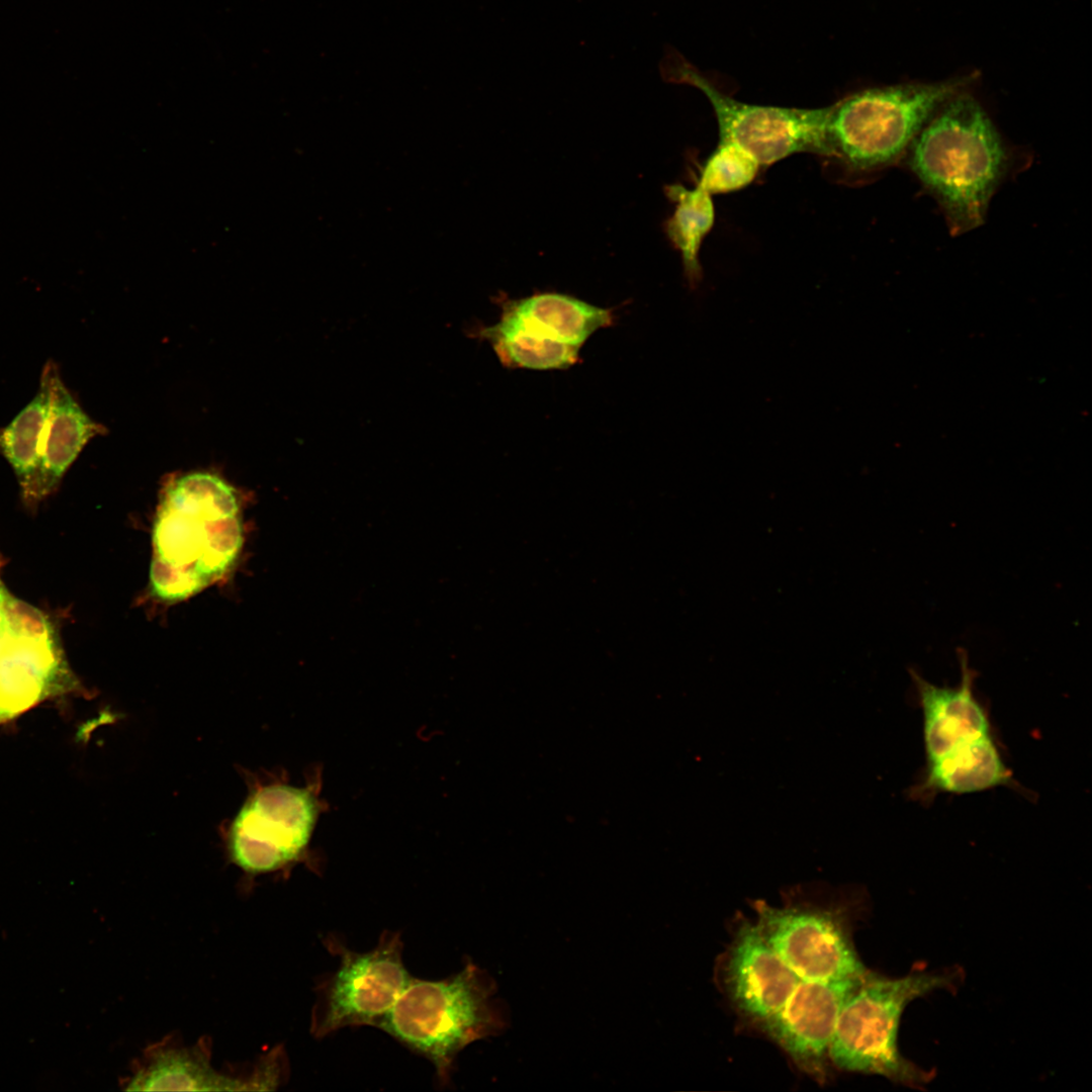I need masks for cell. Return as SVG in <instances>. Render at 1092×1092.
Returning a JSON list of instances; mask_svg holds the SVG:
<instances>
[{
	"instance_id": "obj_3",
	"label": "cell",
	"mask_w": 1092,
	"mask_h": 1092,
	"mask_svg": "<svg viewBox=\"0 0 1092 1092\" xmlns=\"http://www.w3.org/2000/svg\"><path fill=\"white\" fill-rule=\"evenodd\" d=\"M1010 153L982 105L965 91L946 101L908 149V165L943 209L951 233L981 225Z\"/></svg>"
},
{
	"instance_id": "obj_15",
	"label": "cell",
	"mask_w": 1092,
	"mask_h": 1092,
	"mask_svg": "<svg viewBox=\"0 0 1092 1092\" xmlns=\"http://www.w3.org/2000/svg\"><path fill=\"white\" fill-rule=\"evenodd\" d=\"M43 368L50 380V412L44 427L37 481V499L48 495L95 436L104 428L82 408L64 383L58 365L49 360Z\"/></svg>"
},
{
	"instance_id": "obj_18",
	"label": "cell",
	"mask_w": 1092,
	"mask_h": 1092,
	"mask_svg": "<svg viewBox=\"0 0 1092 1092\" xmlns=\"http://www.w3.org/2000/svg\"><path fill=\"white\" fill-rule=\"evenodd\" d=\"M665 194L675 203L672 215L665 221V232L680 253L690 287L697 288L703 279L700 250L715 223L713 196L698 185L689 189L681 184L667 185Z\"/></svg>"
},
{
	"instance_id": "obj_8",
	"label": "cell",
	"mask_w": 1092,
	"mask_h": 1092,
	"mask_svg": "<svg viewBox=\"0 0 1092 1092\" xmlns=\"http://www.w3.org/2000/svg\"><path fill=\"white\" fill-rule=\"evenodd\" d=\"M755 923L784 963L805 981L833 982L864 975L852 939L850 911L840 904L753 902Z\"/></svg>"
},
{
	"instance_id": "obj_9",
	"label": "cell",
	"mask_w": 1092,
	"mask_h": 1092,
	"mask_svg": "<svg viewBox=\"0 0 1092 1092\" xmlns=\"http://www.w3.org/2000/svg\"><path fill=\"white\" fill-rule=\"evenodd\" d=\"M316 817V801L307 789L282 784L260 787L229 827V857L249 875L278 871L300 856Z\"/></svg>"
},
{
	"instance_id": "obj_10",
	"label": "cell",
	"mask_w": 1092,
	"mask_h": 1092,
	"mask_svg": "<svg viewBox=\"0 0 1092 1092\" xmlns=\"http://www.w3.org/2000/svg\"><path fill=\"white\" fill-rule=\"evenodd\" d=\"M862 976L833 982L800 980L781 1009L758 1030L800 1071L826 1084L833 1076L829 1050L839 1009Z\"/></svg>"
},
{
	"instance_id": "obj_13",
	"label": "cell",
	"mask_w": 1092,
	"mask_h": 1092,
	"mask_svg": "<svg viewBox=\"0 0 1092 1092\" xmlns=\"http://www.w3.org/2000/svg\"><path fill=\"white\" fill-rule=\"evenodd\" d=\"M961 678L957 686H936L915 669L909 673L922 712L926 762L981 737L993 734L986 708L974 691L977 672L966 650H958Z\"/></svg>"
},
{
	"instance_id": "obj_14",
	"label": "cell",
	"mask_w": 1092,
	"mask_h": 1092,
	"mask_svg": "<svg viewBox=\"0 0 1092 1092\" xmlns=\"http://www.w3.org/2000/svg\"><path fill=\"white\" fill-rule=\"evenodd\" d=\"M498 322L535 345L581 349L595 332L614 324V313L566 294L545 292L504 300Z\"/></svg>"
},
{
	"instance_id": "obj_6",
	"label": "cell",
	"mask_w": 1092,
	"mask_h": 1092,
	"mask_svg": "<svg viewBox=\"0 0 1092 1092\" xmlns=\"http://www.w3.org/2000/svg\"><path fill=\"white\" fill-rule=\"evenodd\" d=\"M659 71L665 82L699 89L713 108L719 141L744 148L762 168L796 154L818 155L827 106L796 108L739 101L673 48L665 50Z\"/></svg>"
},
{
	"instance_id": "obj_16",
	"label": "cell",
	"mask_w": 1092,
	"mask_h": 1092,
	"mask_svg": "<svg viewBox=\"0 0 1092 1092\" xmlns=\"http://www.w3.org/2000/svg\"><path fill=\"white\" fill-rule=\"evenodd\" d=\"M997 787L1017 788L993 734L959 746L926 762L923 777L909 795L930 802L939 793L970 794Z\"/></svg>"
},
{
	"instance_id": "obj_2",
	"label": "cell",
	"mask_w": 1092,
	"mask_h": 1092,
	"mask_svg": "<svg viewBox=\"0 0 1092 1092\" xmlns=\"http://www.w3.org/2000/svg\"><path fill=\"white\" fill-rule=\"evenodd\" d=\"M966 79L868 88L827 106L818 157L827 179L856 186L899 162Z\"/></svg>"
},
{
	"instance_id": "obj_20",
	"label": "cell",
	"mask_w": 1092,
	"mask_h": 1092,
	"mask_svg": "<svg viewBox=\"0 0 1092 1092\" xmlns=\"http://www.w3.org/2000/svg\"><path fill=\"white\" fill-rule=\"evenodd\" d=\"M3 608L7 631L11 636L36 641L57 638L49 619L34 607L6 593Z\"/></svg>"
},
{
	"instance_id": "obj_19",
	"label": "cell",
	"mask_w": 1092,
	"mask_h": 1092,
	"mask_svg": "<svg viewBox=\"0 0 1092 1092\" xmlns=\"http://www.w3.org/2000/svg\"><path fill=\"white\" fill-rule=\"evenodd\" d=\"M761 169L758 160L744 148L718 141L700 167L696 185L712 196L728 194L749 186Z\"/></svg>"
},
{
	"instance_id": "obj_11",
	"label": "cell",
	"mask_w": 1092,
	"mask_h": 1092,
	"mask_svg": "<svg viewBox=\"0 0 1092 1092\" xmlns=\"http://www.w3.org/2000/svg\"><path fill=\"white\" fill-rule=\"evenodd\" d=\"M719 967L721 986L730 1004L756 1029L781 1009L800 982L755 921L746 917L736 922Z\"/></svg>"
},
{
	"instance_id": "obj_5",
	"label": "cell",
	"mask_w": 1092,
	"mask_h": 1092,
	"mask_svg": "<svg viewBox=\"0 0 1092 1092\" xmlns=\"http://www.w3.org/2000/svg\"><path fill=\"white\" fill-rule=\"evenodd\" d=\"M959 971L912 972L890 978L869 970L839 1009L830 1044L834 1069L878 1075L913 1088L932 1074L906 1059L898 1048V1029L906 1006L939 989H953Z\"/></svg>"
},
{
	"instance_id": "obj_4",
	"label": "cell",
	"mask_w": 1092,
	"mask_h": 1092,
	"mask_svg": "<svg viewBox=\"0 0 1092 1092\" xmlns=\"http://www.w3.org/2000/svg\"><path fill=\"white\" fill-rule=\"evenodd\" d=\"M507 1005L493 978L468 961L442 980L410 981L378 1028L429 1060L440 1084H448L458 1054L470 1043L509 1027Z\"/></svg>"
},
{
	"instance_id": "obj_1",
	"label": "cell",
	"mask_w": 1092,
	"mask_h": 1092,
	"mask_svg": "<svg viewBox=\"0 0 1092 1092\" xmlns=\"http://www.w3.org/2000/svg\"><path fill=\"white\" fill-rule=\"evenodd\" d=\"M152 542L150 583L156 598L184 600L218 580L243 545L233 487L206 472L172 481L162 494Z\"/></svg>"
},
{
	"instance_id": "obj_12",
	"label": "cell",
	"mask_w": 1092,
	"mask_h": 1092,
	"mask_svg": "<svg viewBox=\"0 0 1092 1092\" xmlns=\"http://www.w3.org/2000/svg\"><path fill=\"white\" fill-rule=\"evenodd\" d=\"M210 1054V1043L205 1038L190 1048L172 1038L156 1043L135 1062L125 1090H273L283 1081V1070L274 1060L266 1061L251 1075L233 1077L214 1070Z\"/></svg>"
},
{
	"instance_id": "obj_17",
	"label": "cell",
	"mask_w": 1092,
	"mask_h": 1092,
	"mask_svg": "<svg viewBox=\"0 0 1092 1092\" xmlns=\"http://www.w3.org/2000/svg\"><path fill=\"white\" fill-rule=\"evenodd\" d=\"M50 380L41 370L39 387L34 397L11 420L0 428V455L12 467L27 502L37 499V481L42 435L50 412Z\"/></svg>"
},
{
	"instance_id": "obj_7",
	"label": "cell",
	"mask_w": 1092,
	"mask_h": 1092,
	"mask_svg": "<svg viewBox=\"0 0 1092 1092\" xmlns=\"http://www.w3.org/2000/svg\"><path fill=\"white\" fill-rule=\"evenodd\" d=\"M326 945L340 960L316 987L311 1033L320 1038L347 1026L378 1027L412 980L399 933L383 931L365 952L345 947L336 937Z\"/></svg>"
}]
</instances>
